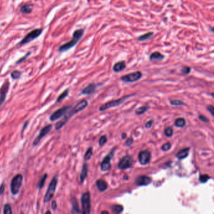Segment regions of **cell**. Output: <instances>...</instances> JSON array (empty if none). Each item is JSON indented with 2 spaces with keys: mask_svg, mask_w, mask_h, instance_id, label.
Returning <instances> with one entry per match:
<instances>
[{
  "mask_svg": "<svg viewBox=\"0 0 214 214\" xmlns=\"http://www.w3.org/2000/svg\"><path fill=\"white\" fill-rule=\"evenodd\" d=\"M27 56H28V55H25V57H23V58H22L20 59V60H19V61H18V62H17V64H19V63H20V62H23V61H24V60H25V58H26L27 57Z\"/></svg>",
  "mask_w": 214,
  "mask_h": 214,
  "instance_id": "46",
  "label": "cell"
},
{
  "mask_svg": "<svg viewBox=\"0 0 214 214\" xmlns=\"http://www.w3.org/2000/svg\"><path fill=\"white\" fill-rule=\"evenodd\" d=\"M199 118L200 119V120L204 123H209V119L203 115H199Z\"/></svg>",
  "mask_w": 214,
  "mask_h": 214,
  "instance_id": "40",
  "label": "cell"
},
{
  "mask_svg": "<svg viewBox=\"0 0 214 214\" xmlns=\"http://www.w3.org/2000/svg\"><path fill=\"white\" fill-rule=\"evenodd\" d=\"M5 186L4 184H2L1 185V186H0V195H2L4 192H5Z\"/></svg>",
  "mask_w": 214,
  "mask_h": 214,
  "instance_id": "44",
  "label": "cell"
},
{
  "mask_svg": "<svg viewBox=\"0 0 214 214\" xmlns=\"http://www.w3.org/2000/svg\"><path fill=\"white\" fill-rule=\"evenodd\" d=\"M41 33H42V29L33 30V31L30 32L28 35H27L24 37V38L20 43V45H24L27 44V43L31 41L34 39L38 37Z\"/></svg>",
  "mask_w": 214,
  "mask_h": 214,
  "instance_id": "10",
  "label": "cell"
},
{
  "mask_svg": "<svg viewBox=\"0 0 214 214\" xmlns=\"http://www.w3.org/2000/svg\"><path fill=\"white\" fill-rule=\"evenodd\" d=\"M23 176L21 174H18L15 175L11 182L10 188L12 193L13 195H16L18 194L20 192V188L22 185Z\"/></svg>",
  "mask_w": 214,
  "mask_h": 214,
  "instance_id": "4",
  "label": "cell"
},
{
  "mask_svg": "<svg viewBox=\"0 0 214 214\" xmlns=\"http://www.w3.org/2000/svg\"><path fill=\"white\" fill-rule=\"evenodd\" d=\"M96 87H97V85L95 84L94 83L90 84L82 90V94H84V95H90V94H93L96 91Z\"/></svg>",
  "mask_w": 214,
  "mask_h": 214,
  "instance_id": "16",
  "label": "cell"
},
{
  "mask_svg": "<svg viewBox=\"0 0 214 214\" xmlns=\"http://www.w3.org/2000/svg\"><path fill=\"white\" fill-rule=\"evenodd\" d=\"M68 93H69V89H66L65 91H64L61 94V95H60V96L58 97V98H57V101H56L57 103H58V102L62 101L66 97L68 96Z\"/></svg>",
  "mask_w": 214,
  "mask_h": 214,
  "instance_id": "26",
  "label": "cell"
},
{
  "mask_svg": "<svg viewBox=\"0 0 214 214\" xmlns=\"http://www.w3.org/2000/svg\"><path fill=\"white\" fill-rule=\"evenodd\" d=\"M20 10L21 12L23 13H26V14L30 13L31 12V5H24L21 8Z\"/></svg>",
  "mask_w": 214,
  "mask_h": 214,
  "instance_id": "30",
  "label": "cell"
},
{
  "mask_svg": "<svg viewBox=\"0 0 214 214\" xmlns=\"http://www.w3.org/2000/svg\"><path fill=\"white\" fill-rule=\"evenodd\" d=\"M170 103L172 105H174V106H182L185 104V103L182 100H178V99L170 100Z\"/></svg>",
  "mask_w": 214,
  "mask_h": 214,
  "instance_id": "34",
  "label": "cell"
},
{
  "mask_svg": "<svg viewBox=\"0 0 214 214\" xmlns=\"http://www.w3.org/2000/svg\"><path fill=\"white\" fill-rule=\"evenodd\" d=\"M52 128V125L51 124L47 125L44 127H43L41 130L40 131L38 136L35 139V140L33 141V146H37V145H38L40 142V141L42 140V138H44V137H45L51 131Z\"/></svg>",
  "mask_w": 214,
  "mask_h": 214,
  "instance_id": "12",
  "label": "cell"
},
{
  "mask_svg": "<svg viewBox=\"0 0 214 214\" xmlns=\"http://www.w3.org/2000/svg\"><path fill=\"white\" fill-rule=\"evenodd\" d=\"M3 213L4 214H12V209L11 205L9 203H7L3 207Z\"/></svg>",
  "mask_w": 214,
  "mask_h": 214,
  "instance_id": "31",
  "label": "cell"
},
{
  "mask_svg": "<svg viewBox=\"0 0 214 214\" xmlns=\"http://www.w3.org/2000/svg\"><path fill=\"white\" fill-rule=\"evenodd\" d=\"M143 76L142 72L140 71H136L130 74H126L121 77V81L126 83H131L139 81Z\"/></svg>",
  "mask_w": 214,
  "mask_h": 214,
  "instance_id": "7",
  "label": "cell"
},
{
  "mask_svg": "<svg viewBox=\"0 0 214 214\" xmlns=\"http://www.w3.org/2000/svg\"><path fill=\"white\" fill-rule=\"evenodd\" d=\"M210 178L208 175H201L199 177V181L202 183H205L207 182V181Z\"/></svg>",
  "mask_w": 214,
  "mask_h": 214,
  "instance_id": "33",
  "label": "cell"
},
{
  "mask_svg": "<svg viewBox=\"0 0 214 214\" xmlns=\"http://www.w3.org/2000/svg\"><path fill=\"white\" fill-rule=\"evenodd\" d=\"M126 67V64L124 61H120L116 63L113 67V71L115 72H119L123 71Z\"/></svg>",
  "mask_w": 214,
  "mask_h": 214,
  "instance_id": "19",
  "label": "cell"
},
{
  "mask_svg": "<svg viewBox=\"0 0 214 214\" xmlns=\"http://www.w3.org/2000/svg\"><path fill=\"white\" fill-rule=\"evenodd\" d=\"M121 136H122V139H125L127 137V135H126V134L125 133H124L122 134Z\"/></svg>",
  "mask_w": 214,
  "mask_h": 214,
  "instance_id": "47",
  "label": "cell"
},
{
  "mask_svg": "<svg viewBox=\"0 0 214 214\" xmlns=\"http://www.w3.org/2000/svg\"><path fill=\"white\" fill-rule=\"evenodd\" d=\"M165 57L162 54H161L159 52H153L150 55V59L151 61H161L164 59Z\"/></svg>",
  "mask_w": 214,
  "mask_h": 214,
  "instance_id": "21",
  "label": "cell"
},
{
  "mask_svg": "<svg viewBox=\"0 0 214 214\" xmlns=\"http://www.w3.org/2000/svg\"><path fill=\"white\" fill-rule=\"evenodd\" d=\"M57 183H58V176L55 175L52 178V181L50 182L48 189L45 193V195L44 198V203H48L51 200V199H52L56 190Z\"/></svg>",
  "mask_w": 214,
  "mask_h": 214,
  "instance_id": "3",
  "label": "cell"
},
{
  "mask_svg": "<svg viewBox=\"0 0 214 214\" xmlns=\"http://www.w3.org/2000/svg\"><path fill=\"white\" fill-rule=\"evenodd\" d=\"M133 142H134V141H133V138H128L125 143V145L127 147H131V145L133 144Z\"/></svg>",
  "mask_w": 214,
  "mask_h": 214,
  "instance_id": "39",
  "label": "cell"
},
{
  "mask_svg": "<svg viewBox=\"0 0 214 214\" xmlns=\"http://www.w3.org/2000/svg\"><path fill=\"white\" fill-rule=\"evenodd\" d=\"M164 133H165V134L166 136L167 137H171V136H173V127H167L166 129L164 131Z\"/></svg>",
  "mask_w": 214,
  "mask_h": 214,
  "instance_id": "32",
  "label": "cell"
},
{
  "mask_svg": "<svg viewBox=\"0 0 214 214\" xmlns=\"http://www.w3.org/2000/svg\"><path fill=\"white\" fill-rule=\"evenodd\" d=\"M101 213H109V212H106V211H103V212H101Z\"/></svg>",
  "mask_w": 214,
  "mask_h": 214,
  "instance_id": "48",
  "label": "cell"
},
{
  "mask_svg": "<svg viewBox=\"0 0 214 214\" xmlns=\"http://www.w3.org/2000/svg\"><path fill=\"white\" fill-rule=\"evenodd\" d=\"M28 123H29V121H27V122H25V124H24V125H23V128H22V130H21V137L23 136V134L24 131L25 130V129H26L27 127V126H28Z\"/></svg>",
  "mask_w": 214,
  "mask_h": 214,
  "instance_id": "43",
  "label": "cell"
},
{
  "mask_svg": "<svg viewBox=\"0 0 214 214\" xmlns=\"http://www.w3.org/2000/svg\"><path fill=\"white\" fill-rule=\"evenodd\" d=\"M110 209L113 213H120L124 210L123 207L121 205H113Z\"/></svg>",
  "mask_w": 214,
  "mask_h": 214,
  "instance_id": "23",
  "label": "cell"
},
{
  "mask_svg": "<svg viewBox=\"0 0 214 214\" xmlns=\"http://www.w3.org/2000/svg\"><path fill=\"white\" fill-rule=\"evenodd\" d=\"M92 155H93V150H92V147H90L89 148H88L86 153H85V154L84 160L85 161L89 160L91 158V157L92 156Z\"/></svg>",
  "mask_w": 214,
  "mask_h": 214,
  "instance_id": "29",
  "label": "cell"
},
{
  "mask_svg": "<svg viewBox=\"0 0 214 214\" xmlns=\"http://www.w3.org/2000/svg\"><path fill=\"white\" fill-rule=\"evenodd\" d=\"M152 182V179L147 176L141 175L136 178V184L138 186H147Z\"/></svg>",
  "mask_w": 214,
  "mask_h": 214,
  "instance_id": "15",
  "label": "cell"
},
{
  "mask_svg": "<svg viewBox=\"0 0 214 214\" xmlns=\"http://www.w3.org/2000/svg\"><path fill=\"white\" fill-rule=\"evenodd\" d=\"M81 203L82 212L84 214H89L91 213V195L89 192H85L82 194L81 197Z\"/></svg>",
  "mask_w": 214,
  "mask_h": 214,
  "instance_id": "6",
  "label": "cell"
},
{
  "mask_svg": "<svg viewBox=\"0 0 214 214\" xmlns=\"http://www.w3.org/2000/svg\"><path fill=\"white\" fill-rule=\"evenodd\" d=\"M107 139L106 136H105V135L102 136L100 138L99 141V144L100 145V147L104 146V145L107 143Z\"/></svg>",
  "mask_w": 214,
  "mask_h": 214,
  "instance_id": "35",
  "label": "cell"
},
{
  "mask_svg": "<svg viewBox=\"0 0 214 214\" xmlns=\"http://www.w3.org/2000/svg\"><path fill=\"white\" fill-rule=\"evenodd\" d=\"M153 35V32H148V33H145L144 34V35H142L141 36H140L138 40H140V41H144V40H147L148 39H149L150 38H151Z\"/></svg>",
  "mask_w": 214,
  "mask_h": 214,
  "instance_id": "28",
  "label": "cell"
},
{
  "mask_svg": "<svg viewBox=\"0 0 214 214\" xmlns=\"http://www.w3.org/2000/svg\"><path fill=\"white\" fill-rule=\"evenodd\" d=\"M207 110L210 113V114L212 116H213V114H214V107H213V106H212V105H209V106H207Z\"/></svg>",
  "mask_w": 214,
  "mask_h": 214,
  "instance_id": "41",
  "label": "cell"
},
{
  "mask_svg": "<svg viewBox=\"0 0 214 214\" xmlns=\"http://www.w3.org/2000/svg\"><path fill=\"white\" fill-rule=\"evenodd\" d=\"M171 148H172V144H171L170 143H166L165 144H164L163 146L161 147V150L164 151H168Z\"/></svg>",
  "mask_w": 214,
  "mask_h": 214,
  "instance_id": "37",
  "label": "cell"
},
{
  "mask_svg": "<svg viewBox=\"0 0 214 214\" xmlns=\"http://www.w3.org/2000/svg\"><path fill=\"white\" fill-rule=\"evenodd\" d=\"M151 158V153L148 150H143L139 153L138 160L142 165H146L149 163Z\"/></svg>",
  "mask_w": 214,
  "mask_h": 214,
  "instance_id": "13",
  "label": "cell"
},
{
  "mask_svg": "<svg viewBox=\"0 0 214 214\" xmlns=\"http://www.w3.org/2000/svg\"><path fill=\"white\" fill-rule=\"evenodd\" d=\"M84 33V30L83 29H79L75 30L73 33V37L71 40L66 44L62 45L61 47L59 48L60 52H65L70 48L74 47L77 44L79 40L82 38L83 34Z\"/></svg>",
  "mask_w": 214,
  "mask_h": 214,
  "instance_id": "2",
  "label": "cell"
},
{
  "mask_svg": "<svg viewBox=\"0 0 214 214\" xmlns=\"http://www.w3.org/2000/svg\"><path fill=\"white\" fill-rule=\"evenodd\" d=\"M191 68L189 67H183L182 68V72L184 74H188L190 72Z\"/></svg>",
  "mask_w": 214,
  "mask_h": 214,
  "instance_id": "38",
  "label": "cell"
},
{
  "mask_svg": "<svg viewBox=\"0 0 214 214\" xmlns=\"http://www.w3.org/2000/svg\"><path fill=\"white\" fill-rule=\"evenodd\" d=\"M133 96V94H132V95H127V96H124V97H121V99L109 101V102H106V103L104 104L103 105H102L99 107V110L100 111H104V110H107L108 109H110L111 107H116V106L121 105V104L123 103V102L127 98H129V97H131Z\"/></svg>",
  "mask_w": 214,
  "mask_h": 214,
  "instance_id": "5",
  "label": "cell"
},
{
  "mask_svg": "<svg viewBox=\"0 0 214 214\" xmlns=\"http://www.w3.org/2000/svg\"><path fill=\"white\" fill-rule=\"evenodd\" d=\"M116 149L113 148V150L111 151L108 155L102 160L101 164H100V168L102 172H107L111 168V163L110 161L114 155V152Z\"/></svg>",
  "mask_w": 214,
  "mask_h": 214,
  "instance_id": "9",
  "label": "cell"
},
{
  "mask_svg": "<svg viewBox=\"0 0 214 214\" xmlns=\"http://www.w3.org/2000/svg\"><path fill=\"white\" fill-rule=\"evenodd\" d=\"M52 208L54 210H55L57 208V202L55 200H54L52 202Z\"/></svg>",
  "mask_w": 214,
  "mask_h": 214,
  "instance_id": "45",
  "label": "cell"
},
{
  "mask_svg": "<svg viewBox=\"0 0 214 214\" xmlns=\"http://www.w3.org/2000/svg\"><path fill=\"white\" fill-rule=\"evenodd\" d=\"M71 108H72V107L70 106H64V107L60 108L59 109L55 111V112L50 116V120L51 121H55L57 120V119L64 116Z\"/></svg>",
  "mask_w": 214,
  "mask_h": 214,
  "instance_id": "11",
  "label": "cell"
},
{
  "mask_svg": "<svg viewBox=\"0 0 214 214\" xmlns=\"http://www.w3.org/2000/svg\"><path fill=\"white\" fill-rule=\"evenodd\" d=\"M21 75V73L20 71H15L11 74L12 77L13 79H19Z\"/></svg>",
  "mask_w": 214,
  "mask_h": 214,
  "instance_id": "36",
  "label": "cell"
},
{
  "mask_svg": "<svg viewBox=\"0 0 214 214\" xmlns=\"http://www.w3.org/2000/svg\"><path fill=\"white\" fill-rule=\"evenodd\" d=\"M72 213H82V212L79 210V207L78 205L77 201L75 198H73L72 200Z\"/></svg>",
  "mask_w": 214,
  "mask_h": 214,
  "instance_id": "22",
  "label": "cell"
},
{
  "mask_svg": "<svg viewBox=\"0 0 214 214\" xmlns=\"http://www.w3.org/2000/svg\"><path fill=\"white\" fill-rule=\"evenodd\" d=\"M153 122H154V121L152 120V119H151V120L148 121V122L147 123L146 125H145V127H146L147 128H148V129H150V128H151V127H152L153 124Z\"/></svg>",
  "mask_w": 214,
  "mask_h": 214,
  "instance_id": "42",
  "label": "cell"
},
{
  "mask_svg": "<svg viewBox=\"0 0 214 214\" xmlns=\"http://www.w3.org/2000/svg\"><path fill=\"white\" fill-rule=\"evenodd\" d=\"M190 152V148H186L184 149H182L181 150H179L176 155V157L178 160H183L188 157V155H189Z\"/></svg>",
  "mask_w": 214,
  "mask_h": 214,
  "instance_id": "17",
  "label": "cell"
},
{
  "mask_svg": "<svg viewBox=\"0 0 214 214\" xmlns=\"http://www.w3.org/2000/svg\"><path fill=\"white\" fill-rule=\"evenodd\" d=\"M10 88V82L8 80H6L4 84L2 85V86L0 89V106H2V104L5 101L7 93L9 91Z\"/></svg>",
  "mask_w": 214,
  "mask_h": 214,
  "instance_id": "14",
  "label": "cell"
},
{
  "mask_svg": "<svg viewBox=\"0 0 214 214\" xmlns=\"http://www.w3.org/2000/svg\"><path fill=\"white\" fill-rule=\"evenodd\" d=\"M47 177H48V175H47V173H45L44 176H43L40 178V181H39V182H38V186L39 189H41V188H42L43 187H44Z\"/></svg>",
  "mask_w": 214,
  "mask_h": 214,
  "instance_id": "27",
  "label": "cell"
},
{
  "mask_svg": "<svg viewBox=\"0 0 214 214\" xmlns=\"http://www.w3.org/2000/svg\"><path fill=\"white\" fill-rule=\"evenodd\" d=\"M134 164V161L131 156L126 155L118 163L117 166L121 170H126L130 168Z\"/></svg>",
  "mask_w": 214,
  "mask_h": 214,
  "instance_id": "8",
  "label": "cell"
},
{
  "mask_svg": "<svg viewBox=\"0 0 214 214\" xmlns=\"http://www.w3.org/2000/svg\"><path fill=\"white\" fill-rule=\"evenodd\" d=\"M88 105V102L83 99L79 102L74 107L71 108L68 112L64 116V117L62 119H61V121H59L56 124H55V130H60L62 127L64 126V125L67 123V121L69 120L71 117H72L75 114L79 113L80 111L84 110L85 107H86Z\"/></svg>",
  "mask_w": 214,
  "mask_h": 214,
  "instance_id": "1",
  "label": "cell"
},
{
  "mask_svg": "<svg viewBox=\"0 0 214 214\" xmlns=\"http://www.w3.org/2000/svg\"><path fill=\"white\" fill-rule=\"evenodd\" d=\"M46 213H52V212H51L50 211H47V212H46Z\"/></svg>",
  "mask_w": 214,
  "mask_h": 214,
  "instance_id": "49",
  "label": "cell"
},
{
  "mask_svg": "<svg viewBox=\"0 0 214 214\" xmlns=\"http://www.w3.org/2000/svg\"><path fill=\"white\" fill-rule=\"evenodd\" d=\"M96 186L97 189L100 192H104L106 190L108 187L107 183L103 179H98L96 182Z\"/></svg>",
  "mask_w": 214,
  "mask_h": 214,
  "instance_id": "20",
  "label": "cell"
},
{
  "mask_svg": "<svg viewBox=\"0 0 214 214\" xmlns=\"http://www.w3.org/2000/svg\"><path fill=\"white\" fill-rule=\"evenodd\" d=\"M149 109H150V107L147 106H141L135 110V113L137 115H141V114H144V113H146Z\"/></svg>",
  "mask_w": 214,
  "mask_h": 214,
  "instance_id": "25",
  "label": "cell"
},
{
  "mask_svg": "<svg viewBox=\"0 0 214 214\" xmlns=\"http://www.w3.org/2000/svg\"><path fill=\"white\" fill-rule=\"evenodd\" d=\"M186 121L183 117L176 119L175 121V126L177 127H183L185 126Z\"/></svg>",
  "mask_w": 214,
  "mask_h": 214,
  "instance_id": "24",
  "label": "cell"
},
{
  "mask_svg": "<svg viewBox=\"0 0 214 214\" xmlns=\"http://www.w3.org/2000/svg\"><path fill=\"white\" fill-rule=\"evenodd\" d=\"M87 174H88V165L87 163H85L83 164L82 171L80 175V181L81 183H83L84 182L85 178H86V177L87 176Z\"/></svg>",
  "mask_w": 214,
  "mask_h": 214,
  "instance_id": "18",
  "label": "cell"
}]
</instances>
